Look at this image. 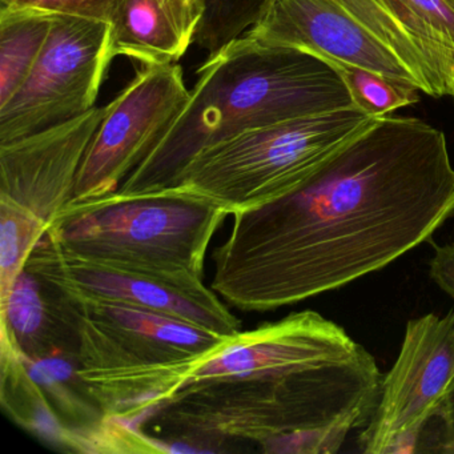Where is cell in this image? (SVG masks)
<instances>
[{
	"mask_svg": "<svg viewBox=\"0 0 454 454\" xmlns=\"http://www.w3.org/2000/svg\"><path fill=\"white\" fill-rule=\"evenodd\" d=\"M454 216L445 134L416 118L374 119L301 185L233 215L211 288L244 312L336 291L429 241Z\"/></svg>",
	"mask_w": 454,
	"mask_h": 454,
	"instance_id": "obj_1",
	"label": "cell"
},
{
	"mask_svg": "<svg viewBox=\"0 0 454 454\" xmlns=\"http://www.w3.org/2000/svg\"><path fill=\"white\" fill-rule=\"evenodd\" d=\"M384 376L376 358L315 310L238 332L147 419L191 450L325 432L340 446L366 427Z\"/></svg>",
	"mask_w": 454,
	"mask_h": 454,
	"instance_id": "obj_2",
	"label": "cell"
},
{
	"mask_svg": "<svg viewBox=\"0 0 454 454\" xmlns=\"http://www.w3.org/2000/svg\"><path fill=\"white\" fill-rule=\"evenodd\" d=\"M190 100L153 153L115 193H160L201 151L280 121L350 107L339 74L321 58L244 34L209 54Z\"/></svg>",
	"mask_w": 454,
	"mask_h": 454,
	"instance_id": "obj_3",
	"label": "cell"
},
{
	"mask_svg": "<svg viewBox=\"0 0 454 454\" xmlns=\"http://www.w3.org/2000/svg\"><path fill=\"white\" fill-rule=\"evenodd\" d=\"M67 299L78 331L79 377L106 417L134 427L231 337L143 308Z\"/></svg>",
	"mask_w": 454,
	"mask_h": 454,
	"instance_id": "obj_4",
	"label": "cell"
},
{
	"mask_svg": "<svg viewBox=\"0 0 454 454\" xmlns=\"http://www.w3.org/2000/svg\"><path fill=\"white\" fill-rule=\"evenodd\" d=\"M223 209L180 193H118L70 203L47 233L66 251L190 292H206L204 262Z\"/></svg>",
	"mask_w": 454,
	"mask_h": 454,
	"instance_id": "obj_5",
	"label": "cell"
},
{
	"mask_svg": "<svg viewBox=\"0 0 454 454\" xmlns=\"http://www.w3.org/2000/svg\"><path fill=\"white\" fill-rule=\"evenodd\" d=\"M373 121L350 106L243 132L193 156L163 192L200 199L228 216L257 208L296 190Z\"/></svg>",
	"mask_w": 454,
	"mask_h": 454,
	"instance_id": "obj_6",
	"label": "cell"
},
{
	"mask_svg": "<svg viewBox=\"0 0 454 454\" xmlns=\"http://www.w3.org/2000/svg\"><path fill=\"white\" fill-rule=\"evenodd\" d=\"M246 34L445 97L424 52L385 0H268Z\"/></svg>",
	"mask_w": 454,
	"mask_h": 454,
	"instance_id": "obj_7",
	"label": "cell"
},
{
	"mask_svg": "<svg viewBox=\"0 0 454 454\" xmlns=\"http://www.w3.org/2000/svg\"><path fill=\"white\" fill-rule=\"evenodd\" d=\"M454 400V309L406 324L395 365L384 376L358 443L366 454L413 453L430 422L448 419Z\"/></svg>",
	"mask_w": 454,
	"mask_h": 454,
	"instance_id": "obj_8",
	"label": "cell"
},
{
	"mask_svg": "<svg viewBox=\"0 0 454 454\" xmlns=\"http://www.w3.org/2000/svg\"><path fill=\"white\" fill-rule=\"evenodd\" d=\"M110 23L57 14L46 46L17 94L0 107V145L67 123L95 108L110 68Z\"/></svg>",
	"mask_w": 454,
	"mask_h": 454,
	"instance_id": "obj_9",
	"label": "cell"
},
{
	"mask_svg": "<svg viewBox=\"0 0 454 454\" xmlns=\"http://www.w3.org/2000/svg\"><path fill=\"white\" fill-rule=\"evenodd\" d=\"M190 95L182 67L176 63L145 66L106 106L71 203L115 193L164 139Z\"/></svg>",
	"mask_w": 454,
	"mask_h": 454,
	"instance_id": "obj_10",
	"label": "cell"
},
{
	"mask_svg": "<svg viewBox=\"0 0 454 454\" xmlns=\"http://www.w3.org/2000/svg\"><path fill=\"white\" fill-rule=\"evenodd\" d=\"M25 268L71 299L143 308L222 336L240 332V320L214 289L183 291L153 278L82 259L62 248L49 233L31 251Z\"/></svg>",
	"mask_w": 454,
	"mask_h": 454,
	"instance_id": "obj_11",
	"label": "cell"
},
{
	"mask_svg": "<svg viewBox=\"0 0 454 454\" xmlns=\"http://www.w3.org/2000/svg\"><path fill=\"white\" fill-rule=\"evenodd\" d=\"M106 107L0 145V198L33 212L49 228L73 201L87 150Z\"/></svg>",
	"mask_w": 454,
	"mask_h": 454,
	"instance_id": "obj_12",
	"label": "cell"
},
{
	"mask_svg": "<svg viewBox=\"0 0 454 454\" xmlns=\"http://www.w3.org/2000/svg\"><path fill=\"white\" fill-rule=\"evenodd\" d=\"M206 0H118L110 20L111 59L171 65L195 43Z\"/></svg>",
	"mask_w": 454,
	"mask_h": 454,
	"instance_id": "obj_13",
	"label": "cell"
},
{
	"mask_svg": "<svg viewBox=\"0 0 454 454\" xmlns=\"http://www.w3.org/2000/svg\"><path fill=\"white\" fill-rule=\"evenodd\" d=\"M0 345L38 363L55 356L78 355V331L66 294L27 270L15 280L0 307Z\"/></svg>",
	"mask_w": 454,
	"mask_h": 454,
	"instance_id": "obj_14",
	"label": "cell"
},
{
	"mask_svg": "<svg viewBox=\"0 0 454 454\" xmlns=\"http://www.w3.org/2000/svg\"><path fill=\"white\" fill-rule=\"evenodd\" d=\"M55 15L31 7L0 9V107L17 94L38 62Z\"/></svg>",
	"mask_w": 454,
	"mask_h": 454,
	"instance_id": "obj_15",
	"label": "cell"
},
{
	"mask_svg": "<svg viewBox=\"0 0 454 454\" xmlns=\"http://www.w3.org/2000/svg\"><path fill=\"white\" fill-rule=\"evenodd\" d=\"M0 348L2 405L4 411L33 434L67 450L71 430L52 408L43 387L34 379L17 350L7 345H0Z\"/></svg>",
	"mask_w": 454,
	"mask_h": 454,
	"instance_id": "obj_16",
	"label": "cell"
},
{
	"mask_svg": "<svg viewBox=\"0 0 454 454\" xmlns=\"http://www.w3.org/2000/svg\"><path fill=\"white\" fill-rule=\"evenodd\" d=\"M454 99V0H385Z\"/></svg>",
	"mask_w": 454,
	"mask_h": 454,
	"instance_id": "obj_17",
	"label": "cell"
},
{
	"mask_svg": "<svg viewBox=\"0 0 454 454\" xmlns=\"http://www.w3.org/2000/svg\"><path fill=\"white\" fill-rule=\"evenodd\" d=\"M49 225L20 204L0 198V307L6 304L31 251Z\"/></svg>",
	"mask_w": 454,
	"mask_h": 454,
	"instance_id": "obj_18",
	"label": "cell"
},
{
	"mask_svg": "<svg viewBox=\"0 0 454 454\" xmlns=\"http://www.w3.org/2000/svg\"><path fill=\"white\" fill-rule=\"evenodd\" d=\"M326 63L339 74L349 92L352 105L371 118L387 116L393 111L414 105L419 100V90L414 84L358 66Z\"/></svg>",
	"mask_w": 454,
	"mask_h": 454,
	"instance_id": "obj_19",
	"label": "cell"
},
{
	"mask_svg": "<svg viewBox=\"0 0 454 454\" xmlns=\"http://www.w3.org/2000/svg\"><path fill=\"white\" fill-rule=\"evenodd\" d=\"M268 0H206L195 43L208 54L240 38L254 26Z\"/></svg>",
	"mask_w": 454,
	"mask_h": 454,
	"instance_id": "obj_20",
	"label": "cell"
},
{
	"mask_svg": "<svg viewBox=\"0 0 454 454\" xmlns=\"http://www.w3.org/2000/svg\"><path fill=\"white\" fill-rule=\"evenodd\" d=\"M118 0H0L2 7H31L54 14L78 15L108 22Z\"/></svg>",
	"mask_w": 454,
	"mask_h": 454,
	"instance_id": "obj_21",
	"label": "cell"
},
{
	"mask_svg": "<svg viewBox=\"0 0 454 454\" xmlns=\"http://www.w3.org/2000/svg\"><path fill=\"white\" fill-rule=\"evenodd\" d=\"M430 278L454 302V246L435 247L430 260Z\"/></svg>",
	"mask_w": 454,
	"mask_h": 454,
	"instance_id": "obj_22",
	"label": "cell"
},
{
	"mask_svg": "<svg viewBox=\"0 0 454 454\" xmlns=\"http://www.w3.org/2000/svg\"><path fill=\"white\" fill-rule=\"evenodd\" d=\"M442 450L450 453L454 448V400L451 403L450 411H449L448 419L442 425Z\"/></svg>",
	"mask_w": 454,
	"mask_h": 454,
	"instance_id": "obj_23",
	"label": "cell"
},
{
	"mask_svg": "<svg viewBox=\"0 0 454 454\" xmlns=\"http://www.w3.org/2000/svg\"><path fill=\"white\" fill-rule=\"evenodd\" d=\"M450 453H454V448H453V449H451V451H450Z\"/></svg>",
	"mask_w": 454,
	"mask_h": 454,
	"instance_id": "obj_24",
	"label": "cell"
},
{
	"mask_svg": "<svg viewBox=\"0 0 454 454\" xmlns=\"http://www.w3.org/2000/svg\"><path fill=\"white\" fill-rule=\"evenodd\" d=\"M453 246H454V243H453Z\"/></svg>",
	"mask_w": 454,
	"mask_h": 454,
	"instance_id": "obj_25",
	"label": "cell"
}]
</instances>
